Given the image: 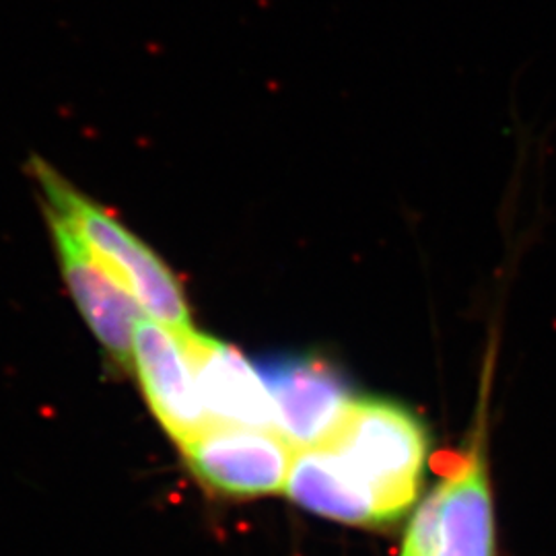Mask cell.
Here are the masks:
<instances>
[{
    "mask_svg": "<svg viewBox=\"0 0 556 556\" xmlns=\"http://www.w3.org/2000/svg\"><path fill=\"white\" fill-rule=\"evenodd\" d=\"M31 172L48 200V211L79 236L101 266L137 301L140 312L179 337L192 332L184 289L167 264L46 161H31Z\"/></svg>",
    "mask_w": 556,
    "mask_h": 556,
    "instance_id": "obj_1",
    "label": "cell"
},
{
    "mask_svg": "<svg viewBox=\"0 0 556 556\" xmlns=\"http://www.w3.org/2000/svg\"><path fill=\"white\" fill-rule=\"evenodd\" d=\"M328 445L376 497L386 523L413 507L422 486L429 445L415 413L379 397L355 400Z\"/></svg>",
    "mask_w": 556,
    "mask_h": 556,
    "instance_id": "obj_2",
    "label": "cell"
},
{
    "mask_svg": "<svg viewBox=\"0 0 556 556\" xmlns=\"http://www.w3.org/2000/svg\"><path fill=\"white\" fill-rule=\"evenodd\" d=\"M438 489L410 521L402 556H495L484 420L470 445L443 464Z\"/></svg>",
    "mask_w": 556,
    "mask_h": 556,
    "instance_id": "obj_3",
    "label": "cell"
},
{
    "mask_svg": "<svg viewBox=\"0 0 556 556\" xmlns=\"http://www.w3.org/2000/svg\"><path fill=\"white\" fill-rule=\"evenodd\" d=\"M256 367L273 400L278 435L295 452L334 438L357 400L344 376L326 358L275 355Z\"/></svg>",
    "mask_w": 556,
    "mask_h": 556,
    "instance_id": "obj_4",
    "label": "cell"
},
{
    "mask_svg": "<svg viewBox=\"0 0 556 556\" xmlns=\"http://www.w3.org/2000/svg\"><path fill=\"white\" fill-rule=\"evenodd\" d=\"M192 472L213 491L258 497L285 489L291 445L268 429L208 425L179 443Z\"/></svg>",
    "mask_w": 556,
    "mask_h": 556,
    "instance_id": "obj_5",
    "label": "cell"
},
{
    "mask_svg": "<svg viewBox=\"0 0 556 556\" xmlns=\"http://www.w3.org/2000/svg\"><path fill=\"white\" fill-rule=\"evenodd\" d=\"M46 215L59 252L64 282L79 307L80 316L116 363H132L135 332L142 314L137 301L119 287L56 213L46 211Z\"/></svg>",
    "mask_w": 556,
    "mask_h": 556,
    "instance_id": "obj_6",
    "label": "cell"
},
{
    "mask_svg": "<svg viewBox=\"0 0 556 556\" xmlns=\"http://www.w3.org/2000/svg\"><path fill=\"white\" fill-rule=\"evenodd\" d=\"M179 338L192 363L200 402L211 425L270 431L275 410L258 367L217 338L194 330Z\"/></svg>",
    "mask_w": 556,
    "mask_h": 556,
    "instance_id": "obj_7",
    "label": "cell"
},
{
    "mask_svg": "<svg viewBox=\"0 0 556 556\" xmlns=\"http://www.w3.org/2000/svg\"><path fill=\"white\" fill-rule=\"evenodd\" d=\"M132 365L149 406L178 443L211 425L200 402L192 363L174 330L153 319H140Z\"/></svg>",
    "mask_w": 556,
    "mask_h": 556,
    "instance_id": "obj_8",
    "label": "cell"
},
{
    "mask_svg": "<svg viewBox=\"0 0 556 556\" xmlns=\"http://www.w3.org/2000/svg\"><path fill=\"white\" fill-rule=\"evenodd\" d=\"M285 489L299 507L312 514L353 526L386 523L376 497L349 472L328 443L293 454Z\"/></svg>",
    "mask_w": 556,
    "mask_h": 556,
    "instance_id": "obj_9",
    "label": "cell"
}]
</instances>
